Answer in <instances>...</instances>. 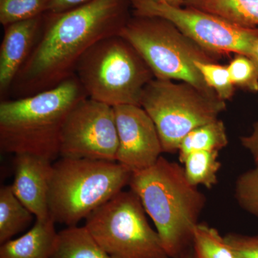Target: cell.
<instances>
[{
    "mask_svg": "<svg viewBox=\"0 0 258 258\" xmlns=\"http://www.w3.org/2000/svg\"><path fill=\"white\" fill-rule=\"evenodd\" d=\"M88 98L115 107L140 106L144 88L154 75L120 35L103 39L81 57L75 71Z\"/></svg>",
    "mask_w": 258,
    "mask_h": 258,
    "instance_id": "cell-6",
    "label": "cell"
},
{
    "mask_svg": "<svg viewBox=\"0 0 258 258\" xmlns=\"http://www.w3.org/2000/svg\"><path fill=\"white\" fill-rule=\"evenodd\" d=\"M154 78L144 88L140 106L152 118L163 152H178L182 139L194 129L219 119L226 101L182 81Z\"/></svg>",
    "mask_w": 258,
    "mask_h": 258,
    "instance_id": "cell-7",
    "label": "cell"
},
{
    "mask_svg": "<svg viewBox=\"0 0 258 258\" xmlns=\"http://www.w3.org/2000/svg\"><path fill=\"white\" fill-rule=\"evenodd\" d=\"M92 0H50L47 13H61L76 9Z\"/></svg>",
    "mask_w": 258,
    "mask_h": 258,
    "instance_id": "cell-27",
    "label": "cell"
},
{
    "mask_svg": "<svg viewBox=\"0 0 258 258\" xmlns=\"http://www.w3.org/2000/svg\"><path fill=\"white\" fill-rule=\"evenodd\" d=\"M88 98L76 76L33 96L0 103V149L30 154L54 161L59 155L61 130L73 108Z\"/></svg>",
    "mask_w": 258,
    "mask_h": 258,
    "instance_id": "cell-3",
    "label": "cell"
},
{
    "mask_svg": "<svg viewBox=\"0 0 258 258\" xmlns=\"http://www.w3.org/2000/svg\"><path fill=\"white\" fill-rule=\"evenodd\" d=\"M118 147L113 107L86 98L69 112L61 130L60 157L116 161Z\"/></svg>",
    "mask_w": 258,
    "mask_h": 258,
    "instance_id": "cell-10",
    "label": "cell"
},
{
    "mask_svg": "<svg viewBox=\"0 0 258 258\" xmlns=\"http://www.w3.org/2000/svg\"><path fill=\"white\" fill-rule=\"evenodd\" d=\"M183 5L218 15L242 26L258 28V0H186Z\"/></svg>",
    "mask_w": 258,
    "mask_h": 258,
    "instance_id": "cell-15",
    "label": "cell"
},
{
    "mask_svg": "<svg viewBox=\"0 0 258 258\" xmlns=\"http://www.w3.org/2000/svg\"><path fill=\"white\" fill-rule=\"evenodd\" d=\"M119 35L142 56L156 79L182 81L217 95L195 62H217L221 57L200 46L169 20L132 15Z\"/></svg>",
    "mask_w": 258,
    "mask_h": 258,
    "instance_id": "cell-5",
    "label": "cell"
},
{
    "mask_svg": "<svg viewBox=\"0 0 258 258\" xmlns=\"http://www.w3.org/2000/svg\"><path fill=\"white\" fill-rule=\"evenodd\" d=\"M128 185L154 222L169 257L182 258L192 251L207 199L190 184L184 167L161 157L150 167L132 173Z\"/></svg>",
    "mask_w": 258,
    "mask_h": 258,
    "instance_id": "cell-2",
    "label": "cell"
},
{
    "mask_svg": "<svg viewBox=\"0 0 258 258\" xmlns=\"http://www.w3.org/2000/svg\"><path fill=\"white\" fill-rule=\"evenodd\" d=\"M227 66L231 81L235 87L249 92H258V69L249 56L235 54Z\"/></svg>",
    "mask_w": 258,
    "mask_h": 258,
    "instance_id": "cell-24",
    "label": "cell"
},
{
    "mask_svg": "<svg viewBox=\"0 0 258 258\" xmlns=\"http://www.w3.org/2000/svg\"><path fill=\"white\" fill-rule=\"evenodd\" d=\"M132 13L166 19L200 46L221 57L231 53L249 56L258 40V28L242 26L193 8L154 0H132Z\"/></svg>",
    "mask_w": 258,
    "mask_h": 258,
    "instance_id": "cell-9",
    "label": "cell"
},
{
    "mask_svg": "<svg viewBox=\"0 0 258 258\" xmlns=\"http://www.w3.org/2000/svg\"><path fill=\"white\" fill-rule=\"evenodd\" d=\"M51 258H111L100 247L85 226L67 227L58 232Z\"/></svg>",
    "mask_w": 258,
    "mask_h": 258,
    "instance_id": "cell-16",
    "label": "cell"
},
{
    "mask_svg": "<svg viewBox=\"0 0 258 258\" xmlns=\"http://www.w3.org/2000/svg\"><path fill=\"white\" fill-rule=\"evenodd\" d=\"M157 1L166 3V4L171 5V6L181 7V5H183L186 0H157Z\"/></svg>",
    "mask_w": 258,
    "mask_h": 258,
    "instance_id": "cell-29",
    "label": "cell"
},
{
    "mask_svg": "<svg viewBox=\"0 0 258 258\" xmlns=\"http://www.w3.org/2000/svg\"><path fill=\"white\" fill-rule=\"evenodd\" d=\"M225 123L217 119L194 129L181 141L179 150L181 164L191 153L198 151L219 152L228 145Z\"/></svg>",
    "mask_w": 258,
    "mask_h": 258,
    "instance_id": "cell-18",
    "label": "cell"
},
{
    "mask_svg": "<svg viewBox=\"0 0 258 258\" xmlns=\"http://www.w3.org/2000/svg\"><path fill=\"white\" fill-rule=\"evenodd\" d=\"M137 195L121 191L86 219L85 227L111 258H170Z\"/></svg>",
    "mask_w": 258,
    "mask_h": 258,
    "instance_id": "cell-8",
    "label": "cell"
},
{
    "mask_svg": "<svg viewBox=\"0 0 258 258\" xmlns=\"http://www.w3.org/2000/svg\"><path fill=\"white\" fill-rule=\"evenodd\" d=\"M50 0H0V23L3 27L41 16Z\"/></svg>",
    "mask_w": 258,
    "mask_h": 258,
    "instance_id": "cell-21",
    "label": "cell"
},
{
    "mask_svg": "<svg viewBox=\"0 0 258 258\" xmlns=\"http://www.w3.org/2000/svg\"><path fill=\"white\" fill-rule=\"evenodd\" d=\"M118 147L116 161L132 173L154 165L163 153L154 121L142 106L113 107Z\"/></svg>",
    "mask_w": 258,
    "mask_h": 258,
    "instance_id": "cell-11",
    "label": "cell"
},
{
    "mask_svg": "<svg viewBox=\"0 0 258 258\" xmlns=\"http://www.w3.org/2000/svg\"><path fill=\"white\" fill-rule=\"evenodd\" d=\"M224 237L236 258H258V234L229 233Z\"/></svg>",
    "mask_w": 258,
    "mask_h": 258,
    "instance_id": "cell-25",
    "label": "cell"
},
{
    "mask_svg": "<svg viewBox=\"0 0 258 258\" xmlns=\"http://www.w3.org/2000/svg\"><path fill=\"white\" fill-rule=\"evenodd\" d=\"M193 251L196 258H236L217 229L199 223L194 234Z\"/></svg>",
    "mask_w": 258,
    "mask_h": 258,
    "instance_id": "cell-20",
    "label": "cell"
},
{
    "mask_svg": "<svg viewBox=\"0 0 258 258\" xmlns=\"http://www.w3.org/2000/svg\"><path fill=\"white\" fill-rule=\"evenodd\" d=\"M154 1H157V0H154Z\"/></svg>",
    "mask_w": 258,
    "mask_h": 258,
    "instance_id": "cell-31",
    "label": "cell"
},
{
    "mask_svg": "<svg viewBox=\"0 0 258 258\" xmlns=\"http://www.w3.org/2000/svg\"><path fill=\"white\" fill-rule=\"evenodd\" d=\"M240 139L242 147L248 151L255 165H258V121L254 123L251 134L241 137Z\"/></svg>",
    "mask_w": 258,
    "mask_h": 258,
    "instance_id": "cell-26",
    "label": "cell"
},
{
    "mask_svg": "<svg viewBox=\"0 0 258 258\" xmlns=\"http://www.w3.org/2000/svg\"><path fill=\"white\" fill-rule=\"evenodd\" d=\"M182 258H196L195 257V253H194V251H191V252H189L187 254L184 256V257Z\"/></svg>",
    "mask_w": 258,
    "mask_h": 258,
    "instance_id": "cell-30",
    "label": "cell"
},
{
    "mask_svg": "<svg viewBox=\"0 0 258 258\" xmlns=\"http://www.w3.org/2000/svg\"><path fill=\"white\" fill-rule=\"evenodd\" d=\"M56 222L49 217L36 220L23 235L0 246V258H51L57 244Z\"/></svg>",
    "mask_w": 258,
    "mask_h": 258,
    "instance_id": "cell-14",
    "label": "cell"
},
{
    "mask_svg": "<svg viewBox=\"0 0 258 258\" xmlns=\"http://www.w3.org/2000/svg\"><path fill=\"white\" fill-rule=\"evenodd\" d=\"M35 215L17 198L11 185L0 188V244L27 228Z\"/></svg>",
    "mask_w": 258,
    "mask_h": 258,
    "instance_id": "cell-17",
    "label": "cell"
},
{
    "mask_svg": "<svg viewBox=\"0 0 258 258\" xmlns=\"http://www.w3.org/2000/svg\"><path fill=\"white\" fill-rule=\"evenodd\" d=\"M43 23V15L4 27L0 46V96L6 99L15 78L32 53Z\"/></svg>",
    "mask_w": 258,
    "mask_h": 258,
    "instance_id": "cell-13",
    "label": "cell"
},
{
    "mask_svg": "<svg viewBox=\"0 0 258 258\" xmlns=\"http://www.w3.org/2000/svg\"><path fill=\"white\" fill-rule=\"evenodd\" d=\"M132 15V0H92L64 13H45L35 47L10 88L11 99L71 79L81 57L97 42L119 35Z\"/></svg>",
    "mask_w": 258,
    "mask_h": 258,
    "instance_id": "cell-1",
    "label": "cell"
},
{
    "mask_svg": "<svg viewBox=\"0 0 258 258\" xmlns=\"http://www.w3.org/2000/svg\"><path fill=\"white\" fill-rule=\"evenodd\" d=\"M205 83L217 96L227 101L235 94V86L230 79L227 66L217 62H195Z\"/></svg>",
    "mask_w": 258,
    "mask_h": 258,
    "instance_id": "cell-22",
    "label": "cell"
},
{
    "mask_svg": "<svg viewBox=\"0 0 258 258\" xmlns=\"http://www.w3.org/2000/svg\"><path fill=\"white\" fill-rule=\"evenodd\" d=\"M219 152L198 151L189 154L182 164L186 179L193 186L212 189L218 182L221 168Z\"/></svg>",
    "mask_w": 258,
    "mask_h": 258,
    "instance_id": "cell-19",
    "label": "cell"
},
{
    "mask_svg": "<svg viewBox=\"0 0 258 258\" xmlns=\"http://www.w3.org/2000/svg\"><path fill=\"white\" fill-rule=\"evenodd\" d=\"M249 57L254 61L258 69V40L254 42L252 50H251L250 55H249Z\"/></svg>",
    "mask_w": 258,
    "mask_h": 258,
    "instance_id": "cell-28",
    "label": "cell"
},
{
    "mask_svg": "<svg viewBox=\"0 0 258 258\" xmlns=\"http://www.w3.org/2000/svg\"><path fill=\"white\" fill-rule=\"evenodd\" d=\"M132 174L117 161L60 157L52 164L49 215L56 223L77 226L123 191Z\"/></svg>",
    "mask_w": 258,
    "mask_h": 258,
    "instance_id": "cell-4",
    "label": "cell"
},
{
    "mask_svg": "<svg viewBox=\"0 0 258 258\" xmlns=\"http://www.w3.org/2000/svg\"><path fill=\"white\" fill-rule=\"evenodd\" d=\"M235 198L242 210L258 219V165L238 176Z\"/></svg>",
    "mask_w": 258,
    "mask_h": 258,
    "instance_id": "cell-23",
    "label": "cell"
},
{
    "mask_svg": "<svg viewBox=\"0 0 258 258\" xmlns=\"http://www.w3.org/2000/svg\"><path fill=\"white\" fill-rule=\"evenodd\" d=\"M52 162L30 154H15L13 191L36 220L50 217L48 194Z\"/></svg>",
    "mask_w": 258,
    "mask_h": 258,
    "instance_id": "cell-12",
    "label": "cell"
}]
</instances>
